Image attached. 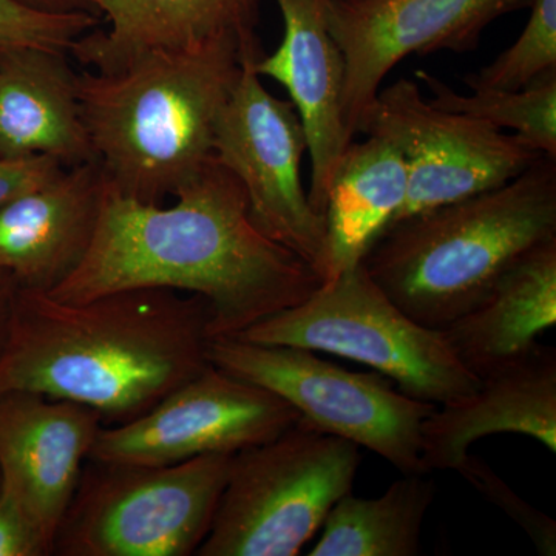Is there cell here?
<instances>
[{
  "label": "cell",
  "instance_id": "obj_1",
  "mask_svg": "<svg viewBox=\"0 0 556 556\" xmlns=\"http://www.w3.org/2000/svg\"><path fill=\"white\" fill-rule=\"evenodd\" d=\"M175 199L161 207L108 186L86 257L51 298L78 303L137 288L201 295L215 339L233 338L320 287L305 260L255 226L247 190L217 156Z\"/></svg>",
  "mask_w": 556,
  "mask_h": 556
},
{
  "label": "cell",
  "instance_id": "obj_2",
  "mask_svg": "<svg viewBox=\"0 0 556 556\" xmlns=\"http://www.w3.org/2000/svg\"><path fill=\"white\" fill-rule=\"evenodd\" d=\"M207 300L164 288L86 302L13 289L0 394L31 391L94 409L104 426L146 415L211 365Z\"/></svg>",
  "mask_w": 556,
  "mask_h": 556
},
{
  "label": "cell",
  "instance_id": "obj_3",
  "mask_svg": "<svg viewBox=\"0 0 556 556\" xmlns=\"http://www.w3.org/2000/svg\"><path fill=\"white\" fill-rule=\"evenodd\" d=\"M247 56L237 40L159 51L76 75L80 116L109 188L160 204L214 155L215 123Z\"/></svg>",
  "mask_w": 556,
  "mask_h": 556
},
{
  "label": "cell",
  "instance_id": "obj_4",
  "mask_svg": "<svg viewBox=\"0 0 556 556\" xmlns=\"http://www.w3.org/2000/svg\"><path fill=\"white\" fill-rule=\"evenodd\" d=\"M552 239L556 160L543 155L500 188L402 219L361 263L408 317L444 329L527 252Z\"/></svg>",
  "mask_w": 556,
  "mask_h": 556
},
{
  "label": "cell",
  "instance_id": "obj_5",
  "mask_svg": "<svg viewBox=\"0 0 556 556\" xmlns=\"http://www.w3.org/2000/svg\"><path fill=\"white\" fill-rule=\"evenodd\" d=\"M233 338L350 358L375 368L407 396L434 405L466 397L479 386L445 332L408 317L362 263Z\"/></svg>",
  "mask_w": 556,
  "mask_h": 556
},
{
  "label": "cell",
  "instance_id": "obj_6",
  "mask_svg": "<svg viewBox=\"0 0 556 556\" xmlns=\"http://www.w3.org/2000/svg\"><path fill=\"white\" fill-rule=\"evenodd\" d=\"M361 447L300 420L236 453L197 556H295L353 492Z\"/></svg>",
  "mask_w": 556,
  "mask_h": 556
},
{
  "label": "cell",
  "instance_id": "obj_7",
  "mask_svg": "<svg viewBox=\"0 0 556 556\" xmlns=\"http://www.w3.org/2000/svg\"><path fill=\"white\" fill-rule=\"evenodd\" d=\"M232 457L203 455L167 466L87 460L53 555H197L214 522Z\"/></svg>",
  "mask_w": 556,
  "mask_h": 556
},
{
  "label": "cell",
  "instance_id": "obj_8",
  "mask_svg": "<svg viewBox=\"0 0 556 556\" xmlns=\"http://www.w3.org/2000/svg\"><path fill=\"white\" fill-rule=\"evenodd\" d=\"M207 358L283 399L316 430L368 448L402 475L427 473L422 424L438 405L407 396L386 376L350 371L305 348L237 338L211 339Z\"/></svg>",
  "mask_w": 556,
  "mask_h": 556
},
{
  "label": "cell",
  "instance_id": "obj_9",
  "mask_svg": "<svg viewBox=\"0 0 556 556\" xmlns=\"http://www.w3.org/2000/svg\"><path fill=\"white\" fill-rule=\"evenodd\" d=\"M244 58L214 129V155L247 190L252 222L270 240L298 254L329 278L327 223L311 206L300 178L308 150L305 129L291 101L263 87L255 64Z\"/></svg>",
  "mask_w": 556,
  "mask_h": 556
},
{
  "label": "cell",
  "instance_id": "obj_10",
  "mask_svg": "<svg viewBox=\"0 0 556 556\" xmlns=\"http://www.w3.org/2000/svg\"><path fill=\"white\" fill-rule=\"evenodd\" d=\"M386 139L407 166V197L391 226L500 188L529 169L543 153L484 121L434 108L415 80L379 90L357 119L356 135Z\"/></svg>",
  "mask_w": 556,
  "mask_h": 556
},
{
  "label": "cell",
  "instance_id": "obj_11",
  "mask_svg": "<svg viewBox=\"0 0 556 556\" xmlns=\"http://www.w3.org/2000/svg\"><path fill=\"white\" fill-rule=\"evenodd\" d=\"M299 420L283 399L211 364L146 415L102 426L89 459L167 466L203 455H236L273 441Z\"/></svg>",
  "mask_w": 556,
  "mask_h": 556
},
{
  "label": "cell",
  "instance_id": "obj_12",
  "mask_svg": "<svg viewBox=\"0 0 556 556\" xmlns=\"http://www.w3.org/2000/svg\"><path fill=\"white\" fill-rule=\"evenodd\" d=\"M532 0H329L328 30L345 58L342 112L354 141L358 116L408 54L466 53L503 14Z\"/></svg>",
  "mask_w": 556,
  "mask_h": 556
},
{
  "label": "cell",
  "instance_id": "obj_13",
  "mask_svg": "<svg viewBox=\"0 0 556 556\" xmlns=\"http://www.w3.org/2000/svg\"><path fill=\"white\" fill-rule=\"evenodd\" d=\"M94 409L31 393L0 394V477L51 544L78 489L98 433Z\"/></svg>",
  "mask_w": 556,
  "mask_h": 556
},
{
  "label": "cell",
  "instance_id": "obj_14",
  "mask_svg": "<svg viewBox=\"0 0 556 556\" xmlns=\"http://www.w3.org/2000/svg\"><path fill=\"white\" fill-rule=\"evenodd\" d=\"M276 2L283 16V40L273 54L260 58L255 72L280 83L298 110L313 166L308 201L324 217L332 175L353 142L342 112L345 58L328 30L329 0Z\"/></svg>",
  "mask_w": 556,
  "mask_h": 556
},
{
  "label": "cell",
  "instance_id": "obj_15",
  "mask_svg": "<svg viewBox=\"0 0 556 556\" xmlns=\"http://www.w3.org/2000/svg\"><path fill=\"white\" fill-rule=\"evenodd\" d=\"M515 433L556 453V350L541 345L479 376L473 393L438 405L422 424L427 473L456 470L479 439Z\"/></svg>",
  "mask_w": 556,
  "mask_h": 556
},
{
  "label": "cell",
  "instance_id": "obj_16",
  "mask_svg": "<svg viewBox=\"0 0 556 556\" xmlns=\"http://www.w3.org/2000/svg\"><path fill=\"white\" fill-rule=\"evenodd\" d=\"M105 188L104 172L91 161L0 207V263L14 287L50 292L78 268L97 232Z\"/></svg>",
  "mask_w": 556,
  "mask_h": 556
},
{
  "label": "cell",
  "instance_id": "obj_17",
  "mask_svg": "<svg viewBox=\"0 0 556 556\" xmlns=\"http://www.w3.org/2000/svg\"><path fill=\"white\" fill-rule=\"evenodd\" d=\"M105 28H93L70 54L98 73H115L159 51L199 49L233 39L262 56L258 0H97Z\"/></svg>",
  "mask_w": 556,
  "mask_h": 556
},
{
  "label": "cell",
  "instance_id": "obj_18",
  "mask_svg": "<svg viewBox=\"0 0 556 556\" xmlns=\"http://www.w3.org/2000/svg\"><path fill=\"white\" fill-rule=\"evenodd\" d=\"M51 156L65 169L97 161L64 51L0 50V156Z\"/></svg>",
  "mask_w": 556,
  "mask_h": 556
},
{
  "label": "cell",
  "instance_id": "obj_19",
  "mask_svg": "<svg viewBox=\"0 0 556 556\" xmlns=\"http://www.w3.org/2000/svg\"><path fill=\"white\" fill-rule=\"evenodd\" d=\"M556 325V239L506 270L481 302L447 325L457 358L475 376L527 353Z\"/></svg>",
  "mask_w": 556,
  "mask_h": 556
},
{
  "label": "cell",
  "instance_id": "obj_20",
  "mask_svg": "<svg viewBox=\"0 0 556 556\" xmlns=\"http://www.w3.org/2000/svg\"><path fill=\"white\" fill-rule=\"evenodd\" d=\"M407 166L391 142L368 137L350 142L329 185V280L362 262L396 217L407 197Z\"/></svg>",
  "mask_w": 556,
  "mask_h": 556
},
{
  "label": "cell",
  "instance_id": "obj_21",
  "mask_svg": "<svg viewBox=\"0 0 556 556\" xmlns=\"http://www.w3.org/2000/svg\"><path fill=\"white\" fill-rule=\"evenodd\" d=\"M430 473L404 475L378 497L348 493L329 510L309 556H416L437 496Z\"/></svg>",
  "mask_w": 556,
  "mask_h": 556
},
{
  "label": "cell",
  "instance_id": "obj_22",
  "mask_svg": "<svg viewBox=\"0 0 556 556\" xmlns=\"http://www.w3.org/2000/svg\"><path fill=\"white\" fill-rule=\"evenodd\" d=\"M416 78L433 94L434 108L515 130L522 144L556 160V73L521 90H473V94L456 93L426 70L416 72Z\"/></svg>",
  "mask_w": 556,
  "mask_h": 556
},
{
  "label": "cell",
  "instance_id": "obj_23",
  "mask_svg": "<svg viewBox=\"0 0 556 556\" xmlns=\"http://www.w3.org/2000/svg\"><path fill=\"white\" fill-rule=\"evenodd\" d=\"M525 30L492 64L464 76L471 90H521L556 73V0H532Z\"/></svg>",
  "mask_w": 556,
  "mask_h": 556
},
{
  "label": "cell",
  "instance_id": "obj_24",
  "mask_svg": "<svg viewBox=\"0 0 556 556\" xmlns=\"http://www.w3.org/2000/svg\"><path fill=\"white\" fill-rule=\"evenodd\" d=\"M100 24V17L87 11H51L25 0H0V50L35 47L70 54Z\"/></svg>",
  "mask_w": 556,
  "mask_h": 556
},
{
  "label": "cell",
  "instance_id": "obj_25",
  "mask_svg": "<svg viewBox=\"0 0 556 556\" xmlns=\"http://www.w3.org/2000/svg\"><path fill=\"white\" fill-rule=\"evenodd\" d=\"M468 484L475 486L482 496L493 506L503 510L511 521L517 522L526 535L530 538L538 554L543 556L556 555V522L555 519L536 510L532 504L527 503L517 495L510 485L501 479L481 457L468 455L456 467Z\"/></svg>",
  "mask_w": 556,
  "mask_h": 556
},
{
  "label": "cell",
  "instance_id": "obj_26",
  "mask_svg": "<svg viewBox=\"0 0 556 556\" xmlns=\"http://www.w3.org/2000/svg\"><path fill=\"white\" fill-rule=\"evenodd\" d=\"M51 544L5 484H0V556H50Z\"/></svg>",
  "mask_w": 556,
  "mask_h": 556
},
{
  "label": "cell",
  "instance_id": "obj_27",
  "mask_svg": "<svg viewBox=\"0 0 556 556\" xmlns=\"http://www.w3.org/2000/svg\"><path fill=\"white\" fill-rule=\"evenodd\" d=\"M65 167L51 156H0V207L60 177Z\"/></svg>",
  "mask_w": 556,
  "mask_h": 556
},
{
  "label": "cell",
  "instance_id": "obj_28",
  "mask_svg": "<svg viewBox=\"0 0 556 556\" xmlns=\"http://www.w3.org/2000/svg\"><path fill=\"white\" fill-rule=\"evenodd\" d=\"M25 2L51 11H87L100 17L97 0H25Z\"/></svg>",
  "mask_w": 556,
  "mask_h": 556
},
{
  "label": "cell",
  "instance_id": "obj_29",
  "mask_svg": "<svg viewBox=\"0 0 556 556\" xmlns=\"http://www.w3.org/2000/svg\"><path fill=\"white\" fill-rule=\"evenodd\" d=\"M13 289V283L0 287V350H2L3 342H5L7 329H9Z\"/></svg>",
  "mask_w": 556,
  "mask_h": 556
},
{
  "label": "cell",
  "instance_id": "obj_30",
  "mask_svg": "<svg viewBox=\"0 0 556 556\" xmlns=\"http://www.w3.org/2000/svg\"><path fill=\"white\" fill-rule=\"evenodd\" d=\"M10 283H13V280H11L9 270L0 263V287H5V285Z\"/></svg>",
  "mask_w": 556,
  "mask_h": 556
},
{
  "label": "cell",
  "instance_id": "obj_31",
  "mask_svg": "<svg viewBox=\"0 0 556 556\" xmlns=\"http://www.w3.org/2000/svg\"><path fill=\"white\" fill-rule=\"evenodd\" d=\"M0 484H2V477H0Z\"/></svg>",
  "mask_w": 556,
  "mask_h": 556
}]
</instances>
